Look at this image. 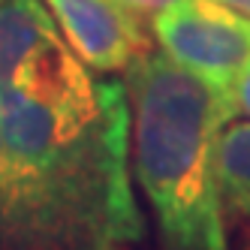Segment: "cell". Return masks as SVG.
Here are the masks:
<instances>
[{
	"label": "cell",
	"mask_w": 250,
	"mask_h": 250,
	"mask_svg": "<svg viewBox=\"0 0 250 250\" xmlns=\"http://www.w3.org/2000/svg\"><path fill=\"white\" fill-rule=\"evenodd\" d=\"M0 139L27 250H130L127 84L97 79L45 0H0Z\"/></svg>",
	"instance_id": "6da1fadb"
},
{
	"label": "cell",
	"mask_w": 250,
	"mask_h": 250,
	"mask_svg": "<svg viewBox=\"0 0 250 250\" xmlns=\"http://www.w3.org/2000/svg\"><path fill=\"white\" fill-rule=\"evenodd\" d=\"M133 163L160 250H229L217 187V142L235 118L226 91L148 51L124 73Z\"/></svg>",
	"instance_id": "7a4b0ae2"
},
{
	"label": "cell",
	"mask_w": 250,
	"mask_h": 250,
	"mask_svg": "<svg viewBox=\"0 0 250 250\" xmlns=\"http://www.w3.org/2000/svg\"><path fill=\"white\" fill-rule=\"evenodd\" d=\"M151 33L175 63L226 94L250 69V19L214 0H178L154 15Z\"/></svg>",
	"instance_id": "3957f363"
},
{
	"label": "cell",
	"mask_w": 250,
	"mask_h": 250,
	"mask_svg": "<svg viewBox=\"0 0 250 250\" xmlns=\"http://www.w3.org/2000/svg\"><path fill=\"white\" fill-rule=\"evenodd\" d=\"M45 6L76 58L94 73H127L151 51V33L139 12L118 0H45Z\"/></svg>",
	"instance_id": "277c9868"
},
{
	"label": "cell",
	"mask_w": 250,
	"mask_h": 250,
	"mask_svg": "<svg viewBox=\"0 0 250 250\" xmlns=\"http://www.w3.org/2000/svg\"><path fill=\"white\" fill-rule=\"evenodd\" d=\"M217 187L226 223L250 220V118H232L217 142Z\"/></svg>",
	"instance_id": "5b68a950"
},
{
	"label": "cell",
	"mask_w": 250,
	"mask_h": 250,
	"mask_svg": "<svg viewBox=\"0 0 250 250\" xmlns=\"http://www.w3.org/2000/svg\"><path fill=\"white\" fill-rule=\"evenodd\" d=\"M0 250H27L21 229H19V217H15V199H12V181H9L3 139H0Z\"/></svg>",
	"instance_id": "8992f818"
},
{
	"label": "cell",
	"mask_w": 250,
	"mask_h": 250,
	"mask_svg": "<svg viewBox=\"0 0 250 250\" xmlns=\"http://www.w3.org/2000/svg\"><path fill=\"white\" fill-rule=\"evenodd\" d=\"M229 100H232V109H235V118L244 115L250 118V69L232 84V91H229Z\"/></svg>",
	"instance_id": "52a82bcc"
},
{
	"label": "cell",
	"mask_w": 250,
	"mask_h": 250,
	"mask_svg": "<svg viewBox=\"0 0 250 250\" xmlns=\"http://www.w3.org/2000/svg\"><path fill=\"white\" fill-rule=\"evenodd\" d=\"M118 3H124L127 9H133L139 15H157V12L169 9L172 3H178V0H118Z\"/></svg>",
	"instance_id": "ba28073f"
},
{
	"label": "cell",
	"mask_w": 250,
	"mask_h": 250,
	"mask_svg": "<svg viewBox=\"0 0 250 250\" xmlns=\"http://www.w3.org/2000/svg\"><path fill=\"white\" fill-rule=\"evenodd\" d=\"M214 3H220V6H226L232 12H241V15L250 19V0H214Z\"/></svg>",
	"instance_id": "9c48e42d"
},
{
	"label": "cell",
	"mask_w": 250,
	"mask_h": 250,
	"mask_svg": "<svg viewBox=\"0 0 250 250\" xmlns=\"http://www.w3.org/2000/svg\"><path fill=\"white\" fill-rule=\"evenodd\" d=\"M241 250H250V229L244 232V238H241Z\"/></svg>",
	"instance_id": "30bf717a"
}]
</instances>
